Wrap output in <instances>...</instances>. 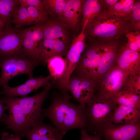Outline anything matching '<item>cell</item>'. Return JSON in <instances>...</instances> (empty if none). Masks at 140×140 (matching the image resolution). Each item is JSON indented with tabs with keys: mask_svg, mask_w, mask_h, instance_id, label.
<instances>
[{
	"mask_svg": "<svg viewBox=\"0 0 140 140\" xmlns=\"http://www.w3.org/2000/svg\"><path fill=\"white\" fill-rule=\"evenodd\" d=\"M72 97L68 94L54 91L50 105L42 109L43 117L48 118L55 128L65 135L71 129L87 130L88 128L85 114L86 104L73 103L69 101Z\"/></svg>",
	"mask_w": 140,
	"mask_h": 140,
	"instance_id": "6da1fadb",
	"label": "cell"
},
{
	"mask_svg": "<svg viewBox=\"0 0 140 140\" xmlns=\"http://www.w3.org/2000/svg\"><path fill=\"white\" fill-rule=\"evenodd\" d=\"M129 16H123L107 11L105 8L94 18L89 21L85 33L90 38L114 40L131 31Z\"/></svg>",
	"mask_w": 140,
	"mask_h": 140,
	"instance_id": "7a4b0ae2",
	"label": "cell"
},
{
	"mask_svg": "<svg viewBox=\"0 0 140 140\" xmlns=\"http://www.w3.org/2000/svg\"><path fill=\"white\" fill-rule=\"evenodd\" d=\"M85 114L88 124L87 132L95 134L104 125L111 123L116 106L112 99L107 98L96 92L86 103Z\"/></svg>",
	"mask_w": 140,
	"mask_h": 140,
	"instance_id": "3957f363",
	"label": "cell"
},
{
	"mask_svg": "<svg viewBox=\"0 0 140 140\" xmlns=\"http://www.w3.org/2000/svg\"><path fill=\"white\" fill-rule=\"evenodd\" d=\"M0 101L8 110V114H4L1 122L15 136L21 138L25 137L30 128L29 124L16 97L4 96Z\"/></svg>",
	"mask_w": 140,
	"mask_h": 140,
	"instance_id": "277c9868",
	"label": "cell"
},
{
	"mask_svg": "<svg viewBox=\"0 0 140 140\" xmlns=\"http://www.w3.org/2000/svg\"><path fill=\"white\" fill-rule=\"evenodd\" d=\"M109 43H100L85 48L72 75L94 79L101 59L107 50Z\"/></svg>",
	"mask_w": 140,
	"mask_h": 140,
	"instance_id": "5b68a950",
	"label": "cell"
},
{
	"mask_svg": "<svg viewBox=\"0 0 140 140\" xmlns=\"http://www.w3.org/2000/svg\"><path fill=\"white\" fill-rule=\"evenodd\" d=\"M37 66L24 55L13 56L0 60V87L8 84L11 79L19 75L26 74L29 77L32 76L33 70Z\"/></svg>",
	"mask_w": 140,
	"mask_h": 140,
	"instance_id": "8992f818",
	"label": "cell"
},
{
	"mask_svg": "<svg viewBox=\"0 0 140 140\" xmlns=\"http://www.w3.org/2000/svg\"><path fill=\"white\" fill-rule=\"evenodd\" d=\"M53 85L50 81L40 93L30 97H16L29 123L30 128L43 122L42 107Z\"/></svg>",
	"mask_w": 140,
	"mask_h": 140,
	"instance_id": "52a82bcc",
	"label": "cell"
},
{
	"mask_svg": "<svg viewBox=\"0 0 140 140\" xmlns=\"http://www.w3.org/2000/svg\"><path fill=\"white\" fill-rule=\"evenodd\" d=\"M128 75L114 65L97 82L96 92L112 99L121 90Z\"/></svg>",
	"mask_w": 140,
	"mask_h": 140,
	"instance_id": "ba28073f",
	"label": "cell"
},
{
	"mask_svg": "<svg viewBox=\"0 0 140 140\" xmlns=\"http://www.w3.org/2000/svg\"><path fill=\"white\" fill-rule=\"evenodd\" d=\"M97 132L106 140H138L140 136V122L125 124L110 123Z\"/></svg>",
	"mask_w": 140,
	"mask_h": 140,
	"instance_id": "9c48e42d",
	"label": "cell"
},
{
	"mask_svg": "<svg viewBox=\"0 0 140 140\" xmlns=\"http://www.w3.org/2000/svg\"><path fill=\"white\" fill-rule=\"evenodd\" d=\"M97 82L88 78L72 75L67 87L79 104H86L93 97L97 90Z\"/></svg>",
	"mask_w": 140,
	"mask_h": 140,
	"instance_id": "30bf717a",
	"label": "cell"
},
{
	"mask_svg": "<svg viewBox=\"0 0 140 140\" xmlns=\"http://www.w3.org/2000/svg\"><path fill=\"white\" fill-rule=\"evenodd\" d=\"M24 55L22 42L18 32L6 25L0 34V60Z\"/></svg>",
	"mask_w": 140,
	"mask_h": 140,
	"instance_id": "8fae6325",
	"label": "cell"
},
{
	"mask_svg": "<svg viewBox=\"0 0 140 140\" xmlns=\"http://www.w3.org/2000/svg\"><path fill=\"white\" fill-rule=\"evenodd\" d=\"M88 22L87 20L83 22L81 33L73 39L66 55L67 66L65 72L62 77V80L68 82L74 71L80 59L81 55L86 47L85 29Z\"/></svg>",
	"mask_w": 140,
	"mask_h": 140,
	"instance_id": "7c38bea8",
	"label": "cell"
},
{
	"mask_svg": "<svg viewBox=\"0 0 140 140\" xmlns=\"http://www.w3.org/2000/svg\"><path fill=\"white\" fill-rule=\"evenodd\" d=\"M51 79L50 74L44 77H30L25 83L18 86L12 87L8 84L3 86L0 91V95L12 97L26 96L30 93L36 92L39 88L46 86Z\"/></svg>",
	"mask_w": 140,
	"mask_h": 140,
	"instance_id": "4fadbf2b",
	"label": "cell"
},
{
	"mask_svg": "<svg viewBox=\"0 0 140 140\" xmlns=\"http://www.w3.org/2000/svg\"><path fill=\"white\" fill-rule=\"evenodd\" d=\"M114 65L128 75L140 73V52L123 45L118 49Z\"/></svg>",
	"mask_w": 140,
	"mask_h": 140,
	"instance_id": "5bb4252c",
	"label": "cell"
},
{
	"mask_svg": "<svg viewBox=\"0 0 140 140\" xmlns=\"http://www.w3.org/2000/svg\"><path fill=\"white\" fill-rule=\"evenodd\" d=\"M70 47L63 41L43 39L38 60V65L45 66L48 60L55 56L66 55Z\"/></svg>",
	"mask_w": 140,
	"mask_h": 140,
	"instance_id": "9a60e30c",
	"label": "cell"
},
{
	"mask_svg": "<svg viewBox=\"0 0 140 140\" xmlns=\"http://www.w3.org/2000/svg\"><path fill=\"white\" fill-rule=\"evenodd\" d=\"M20 37L22 41L24 55L38 66L41 44L43 39V34L30 33Z\"/></svg>",
	"mask_w": 140,
	"mask_h": 140,
	"instance_id": "2e32d148",
	"label": "cell"
},
{
	"mask_svg": "<svg viewBox=\"0 0 140 140\" xmlns=\"http://www.w3.org/2000/svg\"><path fill=\"white\" fill-rule=\"evenodd\" d=\"M85 1L67 0L62 13L58 20L72 28L76 27L82 15Z\"/></svg>",
	"mask_w": 140,
	"mask_h": 140,
	"instance_id": "e0dca14e",
	"label": "cell"
},
{
	"mask_svg": "<svg viewBox=\"0 0 140 140\" xmlns=\"http://www.w3.org/2000/svg\"><path fill=\"white\" fill-rule=\"evenodd\" d=\"M118 49L117 43H109L108 49L102 56L96 71L94 80L97 83L114 65Z\"/></svg>",
	"mask_w": 140,
	"mask_h": 140,
	"instance_id": "ac0fdd59",
	"label": "cell"
},
{
	"mask_svg": "<svg viewBox=\"0 0 140 140\" xmlns=\"http://www.w3.org/2000/svg\"><path fill=\"white\" fill-rule=\"evenodd\" d=\"M140 110L125 106L116 105L111 120L116 124L135 123L140 121Z\"/></svg>",
	"mask_w": 140,
	"mask_h": 140,
	"instance_id": "d6986e66",
	"label": "cell"
},
{
	"mask_svg": "<svg viewBox=\"0 0 140 140\" xmlns=\"http://www.w3.org/2000/svg\"><path fill=\"white\" fill-rule=\"evenodd\" d=\"M43 25V39L61 41L66 43L67 26L61 22L47 19Z\"/></svg>",
	"mask_w": 140,
	"mask_h": 140,
	"instance_id": "ffe728a7",
	"label": "cell"
},
{
	"mask_svg": "<svg viewBox=\"0 0 140 140\" xmlns=\"http://www.w3.org/2000/svg\"><path fill=\"white\" fill-rule=\"evenodd\" d=\"M47 64L51 77L50 81L53 85L64 75L67 67V61L62 56H56L49 59Z\"/></svg>",
	"mask_w": 140,
	"mask_h": 140,
	"instance_id": "44dd1931",
	"label": "cell"
},
{
	"mask_svg": "<svg viewBox=\"0 0 140 140\" xmlns=\"http://www.w3.org/2000/svg\"><path fill=\"white\" fill-rule=\"evenodd\" d=\"M112 99L116 105L140 109V95L136 94L121 91Z\"/></svg>",
	"mask_w": 140,
	"mask_h": 140,
	"instance_id": "7402d4cb",
	"label": "cell"
},
{
	"mask_svg": "<svg viewBox=\"0 0 140 140\" xmlns=\"http://www.w3.org/2000/svg\"><path fill=\"white\" fill-rule=\"evenodd\" d=\"M105 8L102 0H87L84 3L82 11L83 22L96 17Z\"/></svg>",
	"mask_w": 140,
	"mask_h": 140,
	"instance_id": "603a6c76",
	"label": "cell"
},
{
	"mask_svg": "<svg viewBox=\"0 0 140 140\" xmlns=\"http://www.w3.org/2000/svg\"><path fill=\"white\" fill-rule=\"evenodd\" d=\"M20 4L18 0H0V20L6 26L12 22L13 14Z\"/></svg>",
	"mask_w": 140,
	"mask_h": 140,
	"instance_id": "cb8c5ba5",
	"label": "cell"
},
{
	"mask_svg": "<svg viewBox=\"0 0 140 140\" xmlns=\"http://www.w3.org/2000/svg\"><path fill=\"white\" fill-rule=\"evenodd\" d=\"M44 11L58 19L61 16L67 0H43Z\"/></svg>",
	"mask_w": 140,
	"mask_h": 140,
	"instance_id": "d4e9b609",
	"label": "cell"
},
{
	"mask_svg": "<svg viewBox=\"0 0 140 140\" xmlns=\"http://www.w3.org/2000/svg\"><path fill=\"white\" fill-rule=\"evenodd\" d=\"M30 129L40 136L49 137L56 139L63 137L65 135L61 133L56 128L51 125L45 124L43 122Z\"/></svg>",
	"mask_w": 140,
	"mask_h": 140,
	"instance_id": "484cf974",
	"label": "cell"
},
{
	"mask_svg": "<svg viewBox=\"0 0 140 140\" xmlns=\"http://www.w3.org/2000/svg\"><path fill=\"white\" fill-rule=\"evenodd\" d=\"M12 22L17 27L30 25L27 11L25 6L20 4L14 12Z\"/></svg>",
	"mask_w": 140,
	"mask_h": 140,
	"instance_id": "4316f807",
	"label": "cell"
},
{
	"mask_svg": "<svg viewBox=\"0 0 140 140\" xmlns=\"http://www.w3.org/2000/svg\"><path fill=\"white\" fill-rule=\"evenodd\" d=\"M121 91H129L140 95V73L128 75Z\"/></svg>",
	"mask_w": 140,
	"mask_h": 140,
	"instance_id": "83f0119b",
	"label": "cell"
},
{
	"mask_svg": "<svg viewBox=\"0 0 140 140\" xmlns=\"http://www.w3.org/2000/svg\"><path fill=\"white\" fill-rule=\"evenodd\" d=\"M129 21L131 30L139 31L140 29V1H135L130 13Z\"/></svg>",
	"mask_w": 140,
	"mask_h": 140,
	"instance_id": "f1b7e54d",
	"label": "cell"
},
{
	"mask_svg": "<svg viewBox=\"0 0 140 140\" xmlns=\"http://www.w3.org/2000/svg\"><path fill=\"white\" fill-rule=\"evenodd\" d=\"M25 6L27 11L30 25L39 24L45 22L48 19V15L45 12L32 6Z\"/></svg>",
	"mask_w": 140,
	"mask_h": 140,
	"instance_id": "f546056e",
	"label": "cell"
},
{
	"mask_svg": "<svg viewBox=\"0 0 140 140\" xmlns=\"http://www.w3.org/2000/svg\"><path fill=\"white\" fill-rule=\"evenodd\" d=\"M18 1L20 5L25 6H32L38 10L45 12L42 0H18Z\"/></svg>",
	"mask_w": 140,
	"mask_h": 140,
	"instance_id": "4dcf8cb0",
	"label": "cell"
},
{
	"mask_svg": "<svg viewBox=\"0 0 140 140\" xmlns=\"http://www.w3.org/2000/svg\"><path fill=\"white\" fill-rule=\"evenodd\" d=\"M125 35L128 40L127 42L125 44L126 46L131 50L140 52V48L138 47L134 38L132 31L127 33Z\"/></svg>",
	"mask_w": 140,
	"mask_h": 140,
	"instance_id": "1f68e13d",
	"label": "cell"
},
{
	"mask_svg": "<svg viewBox=\"0 0 140 140\" xmlns=\"http://www.w3.org/2000/svg\"><path fill=\"white\" fill-rule=\"evenodd\" d=\"M135 1L134 0H124L121 15L126 16L131 13Z\"/></svg>",
	"mask_w": 140,
	"mask_h": 140,
	"instance_id": "d6a6232c",
	"label": "cell"
},
{
	"mask_svg": "<svg viewBox=\"0 0 140 140\" xmlns=\"http://www.w3.org/2000/svg\"><path fill=\"white\" fill-rule=\"evenodd\" d=\"M25 137L28 140H55L53 138L46 136H41L30 129L26 135Z\"/></svg>",
	"mask_w": 140,
	"mask_h": 140,
	"instance_id": "836d02e7",
	"label": "cell"
},
{
	"mask_svg": "<svg viewBox=\"0 0 140 140\" xmlns=\"http://www.w3.org/2000/svg\"><path fill=\"white\" fill-rule=\"evenodd\" d=\"M81 137L80 140H102V136L99 132H97L93 136H91L88 134L86 130L85 129H81Z\"/></svg>",
	"mask_w": 140,
	"mask_h": 140,
	"instance_id": "e575fe53",
	"label": "cell"
},
{
	"mask_svg": "<svg viewBox=\"0 0 140 140\" xmlns=\"http://www.w3.org/2000/svg\"><path fill=\"white\" fill-rule=\"evenodd\" d=\"M124 0H120L114 6L111 11V12L121 15L122 8L123 3Z\"/></svg>",
	"mask_w": 140,
	"mask_h": 140,
	"instance_id": "d590c367",
	"label": "cell"
},
{
	"mask_svg": "<svg viewBox=\"0 0 140 140\" xmlns=\"http://www.w3.org/2000/svg\"><path fill=\"white\" fill-rule=\"evenodd\" d=\"M0 138L1 140H21L20 137L7 132H3Z\"/></svg>",
	"mask_w": 140,
	"mask_h": 140,
	"instance_id": "8d00e7d4",
	"label": "cell"
},
{
	"mask_svg": "<svg viewBox=\"0 0 140 140\" xmlns=\"http://www.w3.org/2000/svg\"><path fill=\"white\" fill-rule=\"evenodd\" d=\"M118 0H102L105 8L109 11H111L114 5L117 3Z\"/></svg>",
	"mask_w": 140,
	"mask_h": 140,
	"instance_id": "74e56055",
	"label": "cell"
},
{
	"mask_svg": "<svg viewBox=\"0 0 140 140\" xmlns=\"http://www.w3.org/2000/svg\"><path fill=\"white\" fill-rule=\"evenodd\" d=\"M7 110L6 106L3 104L0 101V122L4 112Z\"/></svg>",
	"mask_w": 140,
	"mask_h": 140,
	"instance_id": "f35d334b",
	"label": "cell"
},
{
	"mask_svg": "<svg viewBox=\"0 0 140 140\" xmlns=\"http://www.w3.org/2000/svg\"><path fill=\"white\" fill-rule=\"evenodd\" d=\"M5 25L0 20V34L5 29Z\"/></svg>",
	"mask_w": 140,
	"mask_h": 140,
	"instance_id": "ab89813d",
	"label": "cell"
},
{
	"mask_svg": "<svg viewBox=\"0 0 140 140\" xmlns=\"http://www.w3.org/2000/svg\"><path fill=\"white\" fill-rule=\"evenodd\" d=\"M63 137H60V138H59V139L57 140H62Z\"/></svg>",
	"mask_w": 140,
	"mask_h": 140,
	"instance_id": "60d3db41",
	"label": "cell"
},
{
	"mask_svg": "<svg viewBox=\"0 0 140 140\" xmlns=\"http://www.w3.org/2000/svg\"><path fill=\"white\" fill-rule=\"evenodd\" d=\"M0 140H1V138H0Z\"/></svg>",
	"mask_w": 140,
	"mask_h": 140,
	"instance_id": "b9f144b4",
	"label": "cell"
}]
</instances>
